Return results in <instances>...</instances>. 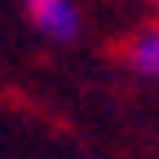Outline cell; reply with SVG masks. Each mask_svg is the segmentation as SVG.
<instances>
[{
    "mask_svg": "<svg viewBox=\"0 0 159 159\" xmlns=\"http://www.w3.org/2000/svg\"><path fill=\"white\" fill-rule=\"evenodd\" d=\"M31 22L44 31L49 40H62V44H71V40L80 35V13L71 0H22Z\"/></svg>",
    "mask_w": 159,
    "mask_h": 159,
    "instance_id": "obj_1",
    "label": "cell"
},
{
    "mask_svg": "<svg viewBox=\"0 0 159 159\" xmlns=\"http://www.w3.org/2000/svg\"><path fill=\"white\" fill-rule=\"evenodd\" d=\"M128 66L137 71V75H146V80H159V31L150 27V31H142L128 44Z\"/></svg>",
    "mask_w": 159,
    "mask_h": 159,
    "instance_id": "obj_2",
    "label": "cell"
}]
</instances>
